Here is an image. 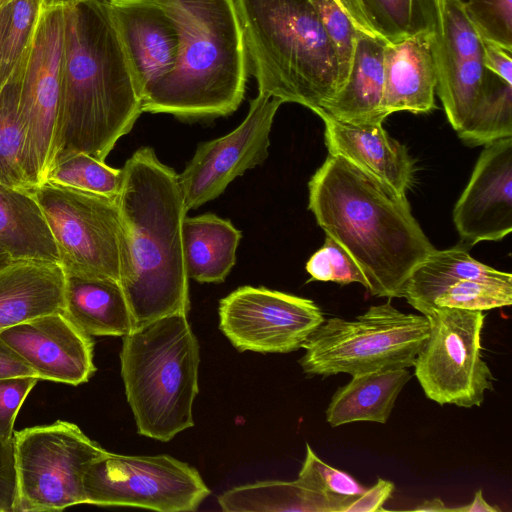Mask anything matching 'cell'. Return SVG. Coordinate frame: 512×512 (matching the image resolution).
Wrapping results in <instances>:
<instances>
[{
  "instance_id": "13",
  "label": "cell",
  "mask_w": 512,
  "mask_h": 512,
  "mask_svg": "<svg viewBox=\"0 0 512 512\" xmlns=\"http://www.w3.org/2000/svg\"><path fill=\"white\" fill-rule=\"evenodd\" d=\"M219 328L239 351L289 353L302 348L324 322L310 299L242 286L219 302Z\"/></svg>"
},
{
  "instance_id": "14",
  "label": "cell",
  "mask_w": 512,
  "mask_h": 512,
  "mask_svg": "<svg viewBox=\"0 0 512 512\" xmlns=\"http://www.w3.org/2000/svg\"><path fill=\"white\" fill-rule=\"evenodd\" d=\"M282 103L258 92L236 129L197 147L186 168L178 174L187 210L217 198L236 177L263 163L268 157L273 120Z\"/></svg>"
},
{
  "instance_id": "30",
  "label": "cell",
  "mask_w": 512,
  "mask_h": 512,
  "mask_svg": "<svg viewBox=\"0 0 512 512\" xmlns=\"http://www.w3.org/2000/svg\"><path fill=\"white\" fill-rule=\"evenodd\" d=\"M24 60L0 89V183L33 191L22 163L23 134L19 118V95Z\"/></svg>"
},
{
  "instance_id": "23",
  "label": "cell",
  "mask_w": 512,
  "mask_h": 512,
  "mask_svg": "<svg viewBox=\"0 0 512 512\" xmlns=\"http://www.w3.org/2000/svg\"><path fill=\"white\" fill-rule=\"evenodd\" d=\"M357 497L322 492L298 477L233 487L218 496V504L226 512H344Z\"/></svg>"
},
{
  "instance_id": "31",
  "label": "cell",
  "mask_w": 512,
  "mask_h": 512,
  "mask_svg": "<svg viewBox=\"0 0 512 512\" xmlns=\"http://www.w3.org/2000/svg\"><path fill=\"white\" fill-rule=\"evenodd\" d=\"M457 134L471 146L512 137V84L491 73L485 93Z\"/></svg>"
},
{
  "instance_id": "15",
  "label": "cell",
  "mask_w": 512,
  "mask_h": 512,
  "mask_svg": "<svg viewBox=\"0 0 512 512\" xmlns=\"http://www.w3.org/2000/svg\"><path fill=\"white\" fill-rule=\"evenodd\" d=\"M453 220L468 247L498 241L512 231V137L485 144Z\"/></svg>"
},
{
  "instance_id": "47",
  "label": "cell",
  "mask_w": 512,
  "mask_h": 512,
  "mask_svg": "<svg viewBox=\"0 0 512 512\" xmlns=\"http://www.w3.org/2000/svg\"><path fill=\"white\" fill-rule=\"evenodd\" d=\"M10 14V2L0 12V89L7 83L1 73V44Z\"/></svg>"
},
{
  "instance_id": "34",
  "label": "cell",
  "mask_w": 512,
  "mask_h": 512,
  "mask_svg": "<svg viewBox=\"0 0 512 512\" xmlns=\"http://www.w3.org/2000/svg\"><path fill=\"white\" fill-rule=\"evenodd\" d=\"M432 51L458 58H481L482 38L461 0H433Z\"/></svg>"
},
{
  "instance_id": "12",
  "label": "cell",
  "mask_w": 512,
  "mask_h": 512,
  "mask_svg": "<svg viewBox=\"0 0 512 512\" xmlns=\"http://www.w3.org/2000/svg\"><path fill=\"white\" fill-rule=\"evenodd\" d=\"M63 35V7H44L24 60L19 95L22 163L33 189L46 182L58 153Z\"/></svg>"
},
{
  "instance_id": "40",
  "label": "cell",
  "mask_w": 512,
  "mask_h": 512,
  "mask_svg": "<svg viewBox=\"0 0 512 512\" xmlns=\"http://www.w3.org/2000/svg\"><path fill=\"white\" fill-rule=\"evenodd\" d=\"M38 377L14 376L0 378V441H13L17 414L27 395L36 385Z\"/></svg>"
},
{
  "instance_id": "4",
  "label": "cell",
  "mask_w": 512,
  "mask_h": 512,
  "mask_svg": "<svg viewBox=\"0 0 512 512\" xmlns=\"http://www.w3.org/2000/svg\"><path fill=\"white\" fill-rule=\"evenodd\" d=\"M178 35L174 68L144 95L142 112L226 116L245 94L248 55L234 0H152Z\"/></svg>"
},
{
  "instance_id": "26",
  "label": "cell",
  "mask_w": 512,
  "mask_h": 512,
  "mask_svg": "<svg viewBox=\"0 0 512 512\" xmlns=\"http://www.w3.org/2000/svg\"><path fill=\"white\" fill-rule=\"evenodd\" d=\"M0 248L13 260L59 263L55 241L32 191L0 183Z\"/></svg>"
},
{
  "instance_id": "51",
  "label": "cell",
  "mask_w": 512,
  "mask_h": 512,
  "mask_svg": "<svg viewBox=\"0 0 512 512\" xmlns=\"http://www.w3.org/2000/svg\"><path fill=\"white\" fill-rule=\"evenodd\" d=\"M462 1V0H461Z\"/></svg>"
},
{
  "instance_id": "7",
  "label": "cell",
  "mask_w": 512,
  "mask_h": 512,
  "mask_svg": "<svg viewBox=\"0 0 512 512\" xmlns=\"http://www.w3.org/2000/svg\"><path fill=\"white\" fill-rule=\"evenodd\" d=\"M388 299L373 305L353 320L329 318L304 342L299 363L307 375L328 377L339 373L413 367L425 345L430 326L425 315L404 313Z\"/></svg>"
},
{
  "instance_id": "8",
  "label": "cell",
  "mask_w": 512,
  "mask_h": 512,
  "mask_svg": "<svg viewBox=\"0 0 512 512\" xmlns=\"http://www.w3.org/2000/svg\"><path fill=\"white\" fill-rule=\"evenodd\" d=\"M15 512L60 511L86 504L84 476L107 450L74 423L58 420L13 435Z\"/></svg>"
},
{
  "instance_id": "2",
  "label": "cell",
  "mask_w": 512,
  "mask_h": 512,
  "mask_svg": "<svg viewBox=\"0 0 512 512\" xmlns=\"http://www.w3.org/2000/svg\"><path fill=\"white\" fill-rule=\"evenodd\" d=\"M308 188L309 210L360 267L367 291L402 297L414 269L435 250L406 196L339 155L326 158Z\"/></svg>"
},
{
  "instance_id": "39",
  "label": "cell",
  "mask_w": 512,
  "mask_h": 512,
  "mask_svg": "<svg viewBox=\"0 0 512 512\" xmlns=\"http://www.w3.org/2000/svg\"><path fill=\"white\" fill-rule=\"evenodd\" d=\"M298 477L316 489L332 495L359 496L366 490L352 476L321 460L308 443Z\"/></svg>"
},
{
  "instance_id": "44",
  "label": "cell",
  "mask_w": 512,
  "mask_h": 512,
  "mask_svg": "<svg viewBox=\"0 0 512 512\" xmlns=\"http://www.w3.org/2000/svg\"><path fill=\"white\" fill-rule=\"evenodd\" d=\"M34 376L36 372L0 337V378Z\"/></svg>"
},
{
  "instance_id": "28",
  "label": "cell",
  "mask_w": 512,
  "mask_h": 512,
  "mask_svg": "<svg viewBox=\"0 0 512 512\" xmlns=\"http://www.w3.org/2000/svg\"><path fill=\"white\" fill-rule=\"evenodd\" d=\"M436 71V93L441 99L447 119L459 132L467 123L485 93L491 72L481 58H458L433 52Z\"/></svg>"
},
{
  "instance_id": "9",
  "label": "cell",
  "mask_w": 512,
  "mask_h": 512,
  "mask_svg": "<svg viewBox=\"0 0 512 512\" xmlns=\"http://www.w3.org/2000/svg\"><path fill=\"white\" fill-rule=\"evenodd\" d=\"M65 273L120 282L123 225L117 198L45 182L32 191Z\"/></svg>"
},
{
  "instance_id": "20",
  "label": "cell",
  "mask_w": 512,
  "mask_h": 512,
  "mask_svg": "<svg viewBox=\"0 0 512 512\" xmlns=\"http://www.w3.org/2000/svg\"><path fill=\"white\" fill-rule=\"evenodd\" d=\"M64 283L56 262L18 259L0 268V331L63 311Z\"/></svg>"
},
{
  "instance_id": "32",
  "label": "cell",
  "mask_w": 512,
  "mask_h": 512,
  "mask_svg": "<svg viewBox=\"0 0 512 512\" xmlns=\"http://www.w3.org/2000/svg\"><path fill=\"white\" fill-rule=\"evenodd\" d=\"M122 180V169L83 152H68L57 155L46 182L117 198Z\"/></svg>"
},
{
  "instance_id": "21",
  "label": "cell",
  "mask_w": 512,
  "mask_h": 512,
  "mask_svg": "<svg viewBox=\"0 0 512 512\" xmlns=\"http://www.w3.org/2000/svg\"><path fill=\"white\" fill-rule=\"evenodd\" d=\"M63 312L89 336H125L133 316L118 280L65 273Z\"/></svg>"
},
{
  "instance_id": "41",
  "label": "cell",
  "mask_w": 512,
  "mask_h": 512,
  "mask_svg": "<svg viewBox=\"0 0 512 512\" xmlns=\"http://www.w3.org/2000/svg\"><path fill=\"white\" fill-rule=\"evenodd\" d=\"M17 479L13 441H0V512H15Z\"/></svg>"
},
{
  "instance_id": "46",
  "label": "cell",
  "mask_w": 512,
  "mask_h": 512,
  "mask_svg": "<svg viewBox=\"0 0 512 512\" xmlns=\"http://www.w3.org/2000/svg\"><path fill=\"white\" fill-rule=\"evenodd\" d=\"M412 510L423 512H442L450 511V508H447L440 498H434L432 500H426L422 502L418 506L414 507Z\"/></svg>"
},
{
  "instance_id": "3",
  "label": "cell",
  "mask_w": 512,
  "mask_h": 512,
  "mask_svg": "<svg viewBox=\"0 0 512 512\" xmlns=\"http://www.w3.org/2000/svg\"><path fill=\"white\" fill-rule=\"evenodd\" d=\"M117 196L123 225L120 284L134 329L190 309L182 226L188 212L179 176L151 147L123 166Z\"/></svg>"
},
{
  "instance_id": "22",
  "label": "cell",
  "mask_w": 512,
  "mask_h": 512,
  "mask_svg": "<svg viewBox=\"0 0 512 512\" xmlns=\"http://www.w3.org/2000/svg\"><path fill=\"white\" fill-rule=\"evenodd\" d=\"M385 42L359 34L345 84L314 112L321 110L354 124L383 123L387 118L382 109Z\"/></svg>"
},
{
  "instance_id": "5",
  "label": "cell",
  "mask_w": 512,
  "mask_h": 512,
  "mask_svg": "<svg viewBox=\"0 0 512 512\" xmlns=\"http://www.w3.org/2000/svg\"><path fill=\"white\" fill-rule=\"evenodd\" d=\"M258 90L320 108L339 88L338 58L308 0H234Z\"/></svg>"
},
{
  "instance_id": "42",
  "label": "cell",
  "mask_w": 512,
  "mask_h": 512,
  "mask_svg": "<svg viewBox=\"0 0 512 512\" xmlns=\"http://www.w3.org/2000/svg\"><path fill=\"white\" fill-rule=\"evenodd\" d=\"M482 38L483 66L492 74L512 84V50Z\"/></svg>"
},
{
  "instance_id": "11",
  "label": "cell",
  "mask_w": 512,
  "mask_h": 512,
  "mask_svg": "<svg viewBox=\"0 0 512 512\" xmlns=\"http://www.w3.org/2000/svg\"><path fill=\"white\" fill-rule=\"evenodd\" d=\"M86 504L159 512L195 511L210 490L194 467L172 456L106 451L84 476Z\"/></svg>"
},
{
  "instance_id": "29",
  "label": "cell",
  "mask_w": 512,
  "mask_h": 512,
  "mask_svg": "<svg viewBox=\"0 0 512 512\" xmlns=\"http://www.w3.org/2000/svg\"><path fill=\"white\" fill-rule=\"evenodd\" d=\"M308 1L315 8L334 44L338 58L339 90L348 78L358 35L381 38L370 24L359 0Z\"/></svg>"
},
{
  "instance_id": "33",
  "label": "cell",
  "mask_w": 512,
  "mask_h": 512,
  "mask_svg": "<svg viewBox=\"0 0 512 512\" xmlns=\"http://www.w3.org/2000/svg\"><path fill=\"white\" fill-rule=\"evenodd\" d=\"M379 37L391 42L433 28V0H359Z\"/></svg>"
},
{
  "instance_id": "38",
  "label": "cell",
  "mask_w": 512,
  "mask_h": 512,
  "mask_svg": "<svg viewBox=\"0 0 512 512\" xmlns=\"http://www.w3.org/2000/svg\"><path fill=\"white\" fill-rule=\"evenodd\" d=\"M481 37L512 50V0H462Z\"/></svg>"
},
{
  "instance_id": "37",
  "label": "cell",
  "mask_w": 512,
  "mask_h": 512,
  "mask_svg": "<svg viewBox=\"0 0 512 512\" xmlns=\"http://www.w3.org/2000/svg\"><path fill=\"white\" fill-rule=\"evenodd\" d=\"M310 281L336 282L341 285L360 283L366 289L367 280L348 252L331 237L326 236L323 246L307 261Z\"/></svg>"
},
{
  "instance_id": "19",
  "label": "cell",
  "mask_w": 512,
  "mask_h": 512,
  "mask_svg": "<svg viewBox=\"0 0 512 512\" xmlns=\"http://www.w3.org/2000/svg\"><path fill=\"white\" fill-rule=\"evenodd\" d=\"M432 40V31L425 30L385 42L382 109L386 117L399 111L427 113L436 107Z\"/></svg>"
},
{
  "instance_id": "36",
  "label": "cell",
  "mask_w": 512,
  "mask_h": 512,
  "mask_svg": "<svg viewBox=\"0 0 512 512\" xmlns=\"http://www.w3.org/2000/svg\"><path fill=\"white\" fill-rule=\"evenodd\" d=\"M512 304V283L462 279L449 286L434 301V308L452 307L485 311Z\"/></svg>"
},
{
  "instance_id": "6",
  "label": "cell",
  "mask_w": 512,
  "mask_h": 512,
  "mask_svg": "<svg viewBox=\"0 0 512 512\" xmlns=\"http://www.w3.org/2000/svg\"><path fill=\"white\" fill-rule=\"evenodd\" d=\"M120 362L140 435L168 442L194 425L200 351L186 313L161 317L123 336Z\"/></svg>"
},
{
  "instance_id": "17",
  "label": "cell",
  "mask_w": 512,
  "mask_h": 512,
  "mask_svg": "<svg viewBox=\"0 0 512 512\" xmlns=\"http://www.w3.org/2000/svg\"><path fill=\"white\" fill-rule=\"evenodd\" d=\"M109 5L144 97L176 64V29L152 0H109Z\"/></svg>"
},
{
  "instance_id": "45",
  "label": "cell",
  "mask_w": 512,
  "mask_h": 512,
  "mask_svg": "<svg viewBox=\"0 0 512 512\" xmlns=\"http://www.w3.org/2000/svg\"><path fill=\"white\" fill-rule=\"evenodd\" d=\"M450 511H457V512H499L501 511L497 506H492L488 504L484 498L482 490L479 489L476 491L474 495V499L471 503L457 507V508H450Z\"/></svg>"
},
{
  "instance_id": "1",
  "label": "cell",
  "mask_w": 512,
  "mask_h": 512,
  "mask_svg": "<svg viewBox=\"0 0 512 512\" xmlns=\"http://www.w3.org/2000/svg\"><path fill=\"white\" fill-rule=\"evenodd\" d=\"M63 13L57 155L105 162L142 113L143 92L109 0H73Z\"/></svg>"
},
{
  "instance_id": "25",
  "label": "cell",
  "mask_w": 512,
  "mask_h": 512,
  "mask_svg": "<svg viewBox=\"0 0 512 512\" xmlns=\"http://www.w3.org/2000/svg\"><path fill=\"white\" fill-rule=\"evenodd\" d=\"M410 378L407 368L353 375L332 396L326 409L328 424L331 427L358 421L385 424L399 393Z\"/></svg>"
},
{
  "instance_id": "16",
  "label": "cell",
  "mask_w": 512,
  "mask_h": 512,
  "mask_svg": "<svg viewBox=\"0 0 512 512\" xmlns=\"http://www.w3.org/2000/svg\"><path fill=\"white\" fill-rule=\"evenodd\" d=\"M0 337L36 372L39 379L73 386L94 374V343L63 311L5 328Z\"/></svg>"
},
{
  "instance_id": "43",
  "label": "cell",
  "mask_w": 512,
  "mask_h": 512,
  "mask_svg": "<svg viewBox=\"0 0 512 512\" xmlns=\"http://www.w3.org/2000/svg\"><path fill=\"white\" fill-rule=\"evenodd\" d=\"M394 491V483L379 478L370 489H366L353 500L344 512H377L385 511L383 504L391 497Z\"/></svg>"
},
{
  "instance_id": "27",
  "label": "cell",
  "mask_w": 512,
  "mask_h": 512,
  "mask_svg": "<svg viewBox=\"0 0 512 512\" xmlns=\"http://www.w3.org/2000/svg\"><path fill=\"white\" fill-rule=\"evenodd\" d=\"M462 279L512 283L511 273L496 270L472 258L462 246L434 250L418 265L407 280L403 295L414 309L427 315L435 299Z\"/></svg>"
},
{
  "instance_id": "10",
  "label": "cell",
  "mask_w": 512,
  "mask_h": 512,
  "mask_svg": "<svg viewBox=\"0 0 512 512\" xmlns=\"http://www.w3.org/2000/svg\"><path fill=\"white\" fill-rule=\"evenodd\" d=\"M413 367L425 395L440 405L481 406L494 377L481 353L483 311L437 307Z\"/></svg>"
},
{
  "instance_id": "48",
  "label": "cell",
  "mask_w": 512,
  "mask_h": 512,
  "mask_svg": "<svg viewBox=\"0 0 512 512\" xmlns=\"http://www.w3.org/2000/svg\"><path fill=\"white\" fill-rule=\"evenodd\" d=\"M72 1L73 0H43V5L45 8L64 7Z\"/></svg>"
},
{
  "instance_id": "50",
  "label": "cell",
  "mask_w": 512,
  "mask_h": 512,
  "mask_svg": "<svg viewBox=\"0 0 512 512\" xmlns=\"http://www.w3.org/2000/svg\"><path fill=\"white\" fill-rule=\"evenodd\" d=\"M12 0H0V12L2 11V9L9 3L11 2Z\"/></svg>"
},
{
  "instance_id": "24",
  "label": "cell",
  "mask_w": 512,
  "mask_h": 512,
  "mask_svg": "<svg viewBox=\"0 0 512 512\" xmlns=\"http://www.w3.org/2000/svg\"><path fill=\"white\" fill-rule=\"evenodd\" d=\"M242 233L215 214L186 217L182 226L183 254L189 279L221 283L236 263Z\"/></svg>"
},
{
  "instance_id": "18",
  "label": "cell",
  "mask_w": 512,
  "mask_h": 512,
  "mask_svg": "<svg viewBox=\"0 0 512 512\" xmlns=\"http://www.w3.org/2000/svg\"><path fill=\"white\" fill-rule=\"evenodd\" d=\"M325 124L329 155H339L368 172L397 194L406 196L414 178V160L407 148L390 137L382 123L354 124L314 112Z\"/></svg>"
},
{
  "instance_id": "35",
  "label": "cell",
  "mask_w": 512,
  "mask_h": 512,
  "mask_svg": "<svg viewBox=\"0 0 512 512\" xmlns=\"http://www.w3.org/2000/svg\"><path fill=\"white\" fill-rule=\"evenodd\" d=\"M43 9V0L10 2V14L1 44V73L6 82L26 57Z\"/></svg>"
},
{
  "instance_id": "49",
  "label": "cell",
  "mask_w": 512,
  "mask_h": 512,
  "mask_svg": "<svg viewBox=\"0 0 512 512\" xmlns=\"http://www.w3.org/2000/svg\"><path fill=\"white\" fill-rule=\"evenodd\" d=\"M12 260L13 259L11 258V256L6 251L0 248V262H8Z\"/></svg>"
}]
</instances>
